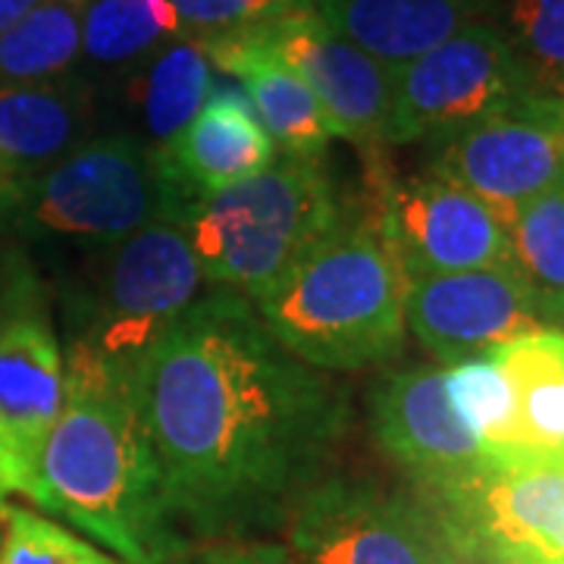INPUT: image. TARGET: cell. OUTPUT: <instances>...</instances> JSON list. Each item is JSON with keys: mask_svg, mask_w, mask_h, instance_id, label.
<instances>
[{"mask_svg": "<svg viewBox=\"0 0 564 564\" xmlns=\"http://www.w3.org/2000/svg\"><path fill=\"white\" fill-rule=\"evenodd\" d=\"M132 404L188 543L267 540L326 477L348 395L267 329L242 292L192 304L144 355Z\"/></svg>", "mask_w": 564, "mask_h": 564, "instance_id": "cell-1", "label": "cell"}, {"mask_svg": "<svg viewBox=\"0 0 564 564\" xmlns=\"http://www.w3.org/2000/svg\"><path fill=\"white\" fill-rule=\"evenodd\" d=\"M35 511L122 564H176L188 552L158 452L132 395L63 367V408L39 464Z\"/></svg>", "mask_w": 564, "mask_h": 564, "instance_id": "cell-2", "label": "cell"}, {"mask_svg": "<svg viewBox=\"0 0 564 564\" xmlns=\"http://www.w3.org/2000/svg\"><path fill=\"white\" fill-rule=\"evenodd\" d=\"M404 292L402 263L361 195L348 198L339 223L254 307L292 355L333 373L402 351Z\"/></svg>", "mask_w": 564, "mask_h": 564, "instance_id": "cell-3", "label": "cell"}, {"mask_svg": "<svg viewBox=\"0 0 564 564\" xmlns=\"http://www.w3.org/2000/svg\"><path fill=\"white\" fill-rule=\"evenodd\" d=\"M202 267L180 220H158L91 251L66 295L63 367L132 389L144 355L202 299Z\"/></svg>", "mask_w": 564, "mask_h": 564, "instance_id": "cell-4", "label": "cell"}, {"mask_svg": "<svg viewBox=\"0 0 564 564\" xmlns=\"http://www.w3.org/2000/svg\"><path fill=\"white\" fill-rule=\"evenodd\" d=\"M348 198L326 158H289L192 207L185 229L204 282L258 299L339 223Z\"/></svg>", "mask_w": 564, "mask_h": 564, "instance_id": "cell-5", "label": "cell"}, {"mask_svg": "<svg viewBox=\"0 0 564 564\" xmlns=\"http://www.w3.org/2000/svg\"><path fill=\"white\" fill-rule=\"evenodd\" d=\"M195 198L161 151L129 132L95 135L57 161L22 195L10 223L35 239L101 251L158 220H188Z\"/></svg>", "mask_w": 564, "mask_h": 564, "instance_id": "cell-6", "label": "cell"}, {"mask_svg": "<svg viewBox=\"0 0 564 564\" xmlns=\"http://www.w3.org/2000/svg\"><path fill=\"white\" fill-rule=\"evenodd\" d=\"M63 408V345L47 292L22 258L0 273V508L35 496L39 464Z\"/></svg>", "mask_w": 564, "mask_h": 564, "instance_id": "cell-7", "label": "cell"}, {"mask_svg": "<svg viewBox=\"0 0 564 564\" xmlns=\"http://www.w3.org/2000/svg\"><path fill=\"white\" fill-rule=\"evenodd\" d=\"M282 545L299 564H448V540L417 492L326 474L292 505Z\"/></svg>", "mask_w": 564, "mask_h": 564, "instance_id": "cell-8", "label": "cell"}, {"mask_svg": "<svg viewBox=\"0 0 564 564\" xmlns=\"http://www.w3.org/2000/svg\"><path fill=\"white\" fill-rule=\"evenodd\" d=\"M386 154H364L361 195L408 280L508 263V223L489 204L430 173L395 180Z\"/></svg>", "mask_w": 564, "mask_h": 564, "instance_id": "cell-9", "label": "cell"}, {"mask_svg": "<svg viewBox=\"0 0 564 564\" xmlns=\"http://www.w3.org/2000/svg\"><path fill=\"white\" fill-rule=\"evenodd\" d=\"M533 95L505 35L477 22L392 69L386 144H433Z\"/></svg>", "mask_w": 564, "mask_h": 564, "instance_id": "cell-10", "label": "cell"}, {"mask_svg": "<svg viewBox=\"0 0 564 564\" xmlns=\"http://www.w3.org/2000/svg\"><path fill=\"white\" fill-rule=\"evenodd\" d=\"M417 496L448 540L564 564V458L486 455L458 484Z\"/></svg>", "mask_w": 564, "mask_h": 564, "instance_id": "cell-11", "label": "cell"}, {"mask_svg": "<svg viewBox=\"0 0 564 564\" xmlns=\"http://www.w3.org/2000/svg\"><path fill=\"white\" fill-rule=\"evenodd\" d=\"M486 202L505 223L564 182V101L524 95L426 144V170Z\"/></svg>", "mask_w": 564, "mask_h": 564, "instance_id": "cell-12", "label": "cell"}, {"mask_svg": "<svg viewBox=\"0 0 564 564\" xmlns=\"http://www.w3.org/2000/svg\"><path fill=\"white\" fill-rule=\"evenodd\" d=\"M248 32L302 76L329 117L336 139L351 141L361 154L389 148L392 69L386 63L339 35L311 3L254 22Z\"/></svg>", "mask_w": 564, "mask_h": 564, "instance_id": "cell-13", "label": "cell"}, {"mask_svg": "<svg viewBox=\"0 0 564 564\" xmlns=\"http://www.w3.org/2000/svg\"><path fill=\"white\" fill-rule=\"evenodd\" d=\"M404 321L417 343L448 367L545 329L508 263L408 280Z\"/></svg>", "mask_w": 564, "mask_h": 564, "instance_id": "cell-14", "label": "cell"}, {"mask_svg": "<svg viewBox=\"0 0 564 564\" xmlns=\"http://www.w3.org/2000/svg\"><path fill=\"white\" fill-rule=\"evenodd\" d=\"M373 440L411 477L414 492L464 480L486 458L484 443L455 414L445 370L411 364L383 377L370 395Z\"/></svg>", "mask_w": 564, "mask_h": 564, "instance_id": "cell-15", "label": "cell"}, {"mask_svg": "<svg viewBox=\"0 0 564 564\" xmlns=\"http://www.w3.org/2000/svg\"><path fill=\"white\" fill-rule=\"evenodd\" d=\"M98 101L88 76L0 85V226L35 182L95 139Z\"/></svg>", "mask_w": 564, "mask_h": 564, "instance_id": "cell-16", "label": "cell"}, {"mask_svg": "<svg viewBox=\"0 0 564 564\" xmlns=\"http://www.w3.org/2000/svg\"><path fill=\"white\" fill-rule=\"evenodd\" d=\"M198 41L214 69L239 79L245 98L254 107L276 154L326 158V148L336 139V132L329 126V117L323 113L321 101L295 69L270 54L248 29Z\"/></svg>", "mask_w": 564, "mask_h": 564, "instance_id": "cell-17", "label": "cell"}, {"mask_svg": "<svg viewBox=\"0 0 564 564\" xmlns=\"http://www.w3.org/2000/svg\"><path fill=\"white\" fill-rule=\"evenodd\" d=\"M161 154L182 188L202 202L204 195L258 176L273 163L276 148L242 88L214 85L198 117Z\"/></svg>", "mask_w": 564, "mask_h": 564, "instance_id": "cell-18", "label": "cell"}, {"mask_svg": "<svg viewBox=\"0 0 564 564\" xmlns=\"http://www.w3.org/2000/svg\"><path fill=\"white\" fill-rule=\"evenodd\" d=\"M502 0H321L314 10L389 69L440 47L477 22H492Z\"/></svg>", "mask_w": 564, "mask_h": 564, "instance_id": "cell-19", "label": "cell"}, {"mask_svg": "<svg viewBox=\"0 0 564 564\" xmlns=\"http://www.w3.org/2000/svg\"><path fill=\"white\" fill-rule=\"evenodd\" d=\"M511 383L514 421L499 455L564 458V333L540 329L489 351Z\"/></svg>", "mask_w": 564, "mask_h": 564, "instance_id": "cell-20", "label": "cell"}, {"mask_svg": "<svg viewBox=\"0 0 564 564\" xmlns=\"http://www.w3.org/2000/svg\"><path fill=\"white\" fill-rule=\"evenodd\" d=\"M126 104L132 107V139L166 151L198 117L214 88V66L198 39L180 35L129 66Z\"/></svg>", "mask_w": 564, "mask_h": 564, "instance_id": "cell-21", "label": "cell"}, {"mask_svg": "<svg viewBox=\"0 0 564 564\" xmlns=\"http://www.w3.org/2000/svg\"><path fill=\"white\" fill-rule=\"evenodd\" d=\"M508 267L524 282L545 329L564 326V182L511 214Z\"/></svg>", "mask_w": 564, "mask_h": 564, "instance_id": "cell-22", "label": "cell"}, {"mask_svg": "<svg viewBox=\"0 0 564 564\" xmlns=\"http://www.w3.org/2000/svg\"><path fill=\"white\" fill-rule=\"evenodd\" d=\"M180 35L170 0H85L82 10V61L95 69H129Z\"/></svg>", "mask_w": 564, "mask_h": 564, "instance_id": "cell-23", "label": "cell"}, {"mask_svg": "<svg viewBox=\"0 0 564 564\" xmlns=\"http://www.w3.org/2000/svg\"><path fill=\"white\" fill-rule=\"evenodd\" d=\"M85 0H41L0 35V85L61 79L82 57Z\"/></svg>", "mask_w": 564, "mask_h": 564, "instance_id": "cell-24", "label": "cell"}, {"mask_svg": "<svg viewBox=\"0 0 564 564\" xmlns=\"http://www.w3.org/2000/svg\"><path fill=\"white\" fill-rule=\"evenodd\" d=\"M492 25L508 41L530 91L564 101V0H502Z\"/></svg>", "mask_w": 564, "mask_h": 564, "instance_id": "cell-25", "label": "cell"}, {"mask_svg": "<svg viewBox=\"0 0 564 564\" xmlns=\"http://www.w3.org/2000/svg\"><path fill=\"white\" fill-rule=\"evenodd\" d=\"M445 389L455 414L484 443L486 455H499L514 421V395L502 367L489 355L452 364L445 367Z\"/></svg>", "mask_w": 564, "mask_h": 564, "instance_id": "cell-26", "label": "cell"}, {"mask_svg": "<svg viewBox=\"0 0 564 564\" xmlns=\"http://www.w3.org/2000/svg\"><path fill=\"white\" fill-rule=\"evenodd\" d=\"M0 564H122L101 545L35 508L7 502L0 508Z\"/></svg>", "mask_w": 564, "mask_h": 564, "instance_id": "cell-27", "label": "cell"}, {"mask_svg": "<svg viewBox=\"0 0 564 564\" xmlns=\"http://www.w3.org/2000/svg\"><path fill=\"white\" fill-rule=\"evenodd\" d=\"M170 3L180 17L185 35L214 39V35L248 29L254 22L273 20L307 0H170Z\"/></svg>", "mask_w": 564, "mask_h": 564, "instance_id": "cell-28", "label": "cell"}, {"mask_svg": "<svg viewBox=\"0 0 564 564\" xmlns=\"http://www.w3.org/2000/svg\"><path fill=\"white\" fill-rule=\"evenodd\" d=\"M202 564H299L289 549L273 540H251V543L214 545Z\"/></svg>", "mask_w": 564, "mask_h": 564, "instance_id": "cell-29", "label": "cell"}, {"mask_svg": "<svg viewBox=\"0 0 564 564\" xmlns=\"http://www.w3.org/2000/svg\"><path fill=\"white\" fill-rule=\"evenodd\" d=\"M448 540V536H445ZM448 564H530L514 558V555H505L496 552L489 545L464 543V540H448Z\"/></svg>", "mask_w": 564, "mask_h": 564, "instance_id": "cell-30", "label": "cell"}, {"mask_svg": "<svg viewBox=\"0 0 564 564\" xmlns=\"http://www.w3.org/2000/svg\"><path fill=\"white\" fill-rule=\"evenodd\" d=\"M39 3L41 0H0V35L7 29H13L25 13H32Z\"/></svg>", "mask_w": 564, "mask_h": 564, "instance_id": "cell-31", "label": "cell"}, {"mask_svg": "<svg viewBox=\"0 0 564 564\" xmlns=\"http://www.w3.org/2000/svg\"><path fill=\"white\" fill-rule=\"evenodd\" d=\"M307 3H311V7H314V3H321V0H307Z\"/></svg>", "mask_w": 564, "mask_h": 564, "instance_id": "cell-32", "label": "cell"}]
</instances>
